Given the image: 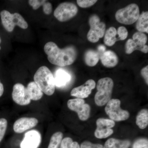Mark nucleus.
<instances>
[{
  "instance_id": "obj_1",
  "label": "nucleus",
  "mask_w": 148,
  "mask_h": 148,
  "mask_svg": "<svg viewBox=\"0 0 148 148\" xmlns=\"http://www.w3.org/2000/svg\"><path fill=\"white\" fill-rule=\"evenodd\" d=\"M44 49L49 61L60 67L71 65L75 61L77 55L76 49L74 47L71 46L61 49L52 42L47 43Z\"/></svg>"
},
{
  "instance_id": "obj_2",
  "label": "nucleus",
  "mask_w": 148,
  "mask_h": 148,
  "mask_svg": "<svg viewBox=\"0 0 148 148\" xmlns=\"http://www.w3.org/2000/svg\"><path fill=\"white\" fill-rule=\"evenodd\" d=\"M34 80L43 92L49 96L53 95L55 89L54 77L47 67H40L34 76Z\"/></svg>"
},
{
  "instance_id": "obj_3",
  "label": "nucleus",
  "mask_w": 148,
  "mask_h": 148,
  "mask_svg": "<svg viewBox=\"0 0 148 148\" xmlns=\"http://www.w3.org/2000/svg\"><path fill=\"white\" fill-rule=\"evenodd\" d=\"M113 87L114 82L110 78H103L98 81L96 84L98 91L94 98L97 106H105L111 100Z\"/></svg>"
},
{
  "instance_id": "obj_4",
  "label": "nucleus",
  "mask_w": 148,
  "mask_h": 148,
  "mask_svg": "<svg viewBox=\"0 0 148 148\" xmlns=\"http://www.w3.org/2000/svg\"><path fill=\"white\" fill-rule=\"evenodd\" d=\"M0 16L3 26L8 32H12L16 26L24 29L28 28L27 21L19 14H11L8 11L3 10L0 13Z\"/></svg>"
},
{
  "instance_id": "obj_5",
  "label": "nucleus",
  "mask_w": 148,
  "mask_h": 148,
  "mask_svg": "<svg viewBox=\"0 0 148 148\" xmlns=\"http://www.w3.org/2000/svg\"><path fill=\"white\" fill-rule=\"evenodd\" d=\"M140 15L138 5L132 3L116 12V19L121 24L131 25L137 21Z\"/></svg>"
},
{
  "instance_id": "obj_6",
  "label": "nucleus",
  "mask_w": 148,
  "mask_h": 148,
  "mask_svg": "<svg viewBox=\"0 0 148 148\" xmlns=\"http://www.w3.org/2000/svg\"><path fill=\"white\" fill-rule=\"evenodd\" d=\"M121 101L118 99H111L107 103L105 110L110 119L114 121H124L129 118L130 113L121 108Z\"/></svg>"
},
{
  "instance_id": "obj_7",
  "label": "nucleus",
  "mask_w": 148,
  "mask_h": 148,
  "mask_svg": "<svg viewBox=\"0 0 148 148\" xmlns=\"http://www.w3.org/2000/svg\"><path fill=\"white\" fill-rule=\"evenodd\" d=\"M90 28L87 34V39L92 43L97 42L105 35L106 24L101 22L100 17L96 14H92L89 19Z\"/></svg>"
},
{
  "instance_id": "obj_8",
  "label": "nucleus",
  "mask_w": 148,
  "mask_h": 148,
  "mask_svg": "<svg viewBox=\"0 0 148 148\" xmlns=\"http://www.w3.org/2000/svg\"><path fill=\"white\" fill-rule=\"evenodd\" d=\"M147 37L145 34L137 32L132 36V39L127 40L125 44V53L131 54L135 50H139L144 53L148 52V46L146 45Z\"/></svg>"
},
{
  "instance_id": "obj_9",
  "label": "nucleus",
  "mask_w": 148,
  "mask_h": 148,
  "mask_svg": "<svg viewBox=\"0 0 148 148\" xmlns=\"http://www.w3.org/2000/svg\"><path fill=\"white\" fill-rule=\"evenodd\" d=\"M77 6L70 2L60 4L54 12V16L58 21L64 22L73 18L78 12Z\"/></svg>"
},
{
  "instance_id": "obj_10",
  "label": "nucleus",
  "mask_w": 148,
  "mask_h": 148,
  "mask_svg": "<svg viewBox=\"0 0 148 148\" xmlns=\"http://www.w3.org/2000/svg\"><path fill=\"white\" fill-rule=\"evenodd\" d=\"M67 106L71 110L77 113L79 119L82 121L87 120L90 117V106L85 103L84 99L77 98L69 100Z\"/></svg>"
},
{
  "instance_id": "obj_11",
  "label": "nucleus",
  "mask_w": 148,
  "mask_h": 148,
  "mask_svg": "<svg viewBox=\"0 0 148 148\" xmlns=\"http://www.w3.org/2000/svg\"><path fill=\"white\" fill-rule=\"evenodd\" d=\"M12 98L14 101L20 106H27L31 102L27 94V88L20 83L16 84L14 86Z\"/></svg>"
},
{
  "instance_id": "obj_12",
  "label": "nucleus",
  "mask_w": 148,
  "mask_h": 148,
  "mask_svg": "<svg viewBox=\"0 0 148 148\" xmlns=\"http://www.w3.org/2000/svg\"><path fill=\"white\" fill-rule=\"evenodd\" d=\"M41 142V136L38 131L32 130L25 134L20 144L21 148H38Z\"/></svg>"
},
{
  "instance_id": "obj_13",
  "label": "nucleus",
  "mask_w": 148,
  "mask_h": 148,
  "mask_svg": "<svg viewBox=\"0 0 148 148\" xmlns=\"http://www.w3.org/2000/svg\"><path fill=\"white\" fill-rule=\"evenodd\" d=\"M95 86V81L91 79L88 80L82 85L74 88L71 92V95L80 99L87 98Z\"/></svg>"
},
{
  "instance_id": "obj_14",
  "label": "nucleus",
  "mask_w": 148,
  "mask_h": 148,
  "mask_svg": "<svg viewBox=\"0 0 148 148\" xmlns=\"http://www.w3.org/2000/svg\"><path fill=\"white\" fill-rule=\"evenodd\" d=\"M38 123V120L35 118H21L17 120L14 123L13 130L16 133H22L34 127Z\"/></svg>"
},
{
  "instance_id": "obj_15",
  "label": "nucleus",
  "mask_w": 148,
  "mask_h": 148,
  "mask_svg": "<svg viewBox=\"0 0 148 148\" xmlns=\"http://www.w3.org/2000/svg\"><path fill=\"white\" fill-rule=\"evenodd\" d=\"M102 64L107 68H113L118 63L119 59L116 53L111 50L106 51L101 55Z\"/></svg>"
},
{
  "instance_id": "obj_16",
  "label": "nucleus",
  "mask_w": 148,
  "mask_h": 148,
  "mask_svg": "<svg viewBox=\"0 0 148 148\" xmlns=\"http://www.w3.org/2000/svg\"><path fill=\"white\" fill-rule=\"evenodd\" d=\"M54 80L55 86L58 87L66 86L71 81V75L67 71L62 69H58L56 72Z\"/></svg>"
},
{
  "instance_id": "obj_17",
  "label": "nucleus",
  "mask_w": 148,
  "mask_h": 148,
  "mask_svg": "<svg viewBox=\"0 0 148 148\" xmlns=\"http://www.w3.org/2000/svg\"><path fill=\"white\" fill-rule=\"evenodd\" d=\"M26 88L27 94L31 100L38 101L42 98L43 92L34 82L29 83Z\"/></svg>"
},
{
  "instance_id": "obj_18",
  "label": "nucleus",
  "mask_w": 148,
  "mask_h": 148,
  "mask_svg": "<svg viewBox=\"0 0 148 148\" xmlns=\"http://www.w3.org/2000/svg\"><path fill=\"white\" fill-rule=\"evenodd\" d=\"M130 145L131 143L129 140L111 138L106 141L103 148H129Z\"/></svg>"
},
{
  "instance_id": "obj_19",
  "label": "nucleus",
  "mask_w": 148,
  "mask_h": 148,
  "mask_svg": "<svg viewBox=\"0 0 148 148\" xmlns=\"http://www.w3.org/2000/svg\"><path fill=\"white\" fill-rule=\"evenodd\" d=\"M101 54L97 51L89 49L85 52L84 61L87 66L90 67L95 66L99 61Z\"/></svg>"
},
{
  "instance_id": "obj_20",
  "label": "nucleus",
  "mask_w": 148,
  "mask_h": 148,
  "mask_svg": "<svg viewBox=\"0 0 148 148\" xmlns=\"http://www.w3.org/2000/svg\"><path fill=\"white\" fill-rule=\"evenodd\" d=\"M136 29L139 32L148 33V12H143L137 21Z\"/></svg>"
},
{
  "instance_id": "obj_21",
  "label": "nucleus",
  "mask_w": 148,
  "mask_h": 148,
  "mask_svg": "<svg viewBox=\"0 0 148 148\" xmlns=\"http://www.w3.org/2000/svg\"><path fill=\"white\" fill-rule=\"evenodd\" d=\"M117 30L114 27H110L106 32L104 41L105 44L108 46H112L118 40L116 37Z\"/></svg>"
},
{
  "instance_id": "obj_22",
  "label": "nucleus",
  "mask_w": 148,
  "mask_h": 148,
  "mask_svg": "<svg viewBox=\"0 0 148 148\" xmlns=\"http://www.w3.org/2000/svg\"><path fill=\"white\" fill-rule=\"evenodd\" d=\"M136 125L140 129H145L148 125V111L143 109L139 111L136 116Z\"/></svg>"
},
{
  "instance_id": "obj_23",
  "label": "nucleus",
  "mask_w": 148,
  "mask_h": 148,
  "mask_svg": "<svg viewBox=\"0 0 148 148\" xmlns=\"http://www.w3.org/2000/svg\"><path fill=\"white\" fill-rule=\"evenodd\" d=\"M113 132V130L112 128L97 127L94 132V135L98 139H104L110 136Z\"/></svg>"
},
{
  "instance_id": "obj_24",
  "label": "nucleus",
  "mask_w": 148,
  "mask_h": 148,
  "mask_svg": "<svg viewBox=\"0 0 148 148\" xmlns=\"http://www.w3.org/2000/svg\"><path fill=\"white\" fill-rule=\"evenodd\" d=\"M63 137V134L62 132H55L51 136L47 148H58L62 141Z\"/></svg>"
},
{
  "instance_id": "obj_25",
  "label": "nucleus",
  "mask_w": 148,
  "mask_h": 148,
  "mask_svg": "<svg viewBox=\"0 0 148 148\" xmlns=\"http://www.w3.org/2000/svg\"><path fill=\"white\" fill-rule=\"evenodd\" d=\"M96 125L98 127L112 128L115 125V122L111 119L99 118L96 121Z\"/></svg>"
},
{
  "instance_id": "obj_26",
  "label": "nucleus",
  "mask_w": 148,
  "mask_h": 148,
  "mask_svg": "<svg viewBox=\"0 0 148 148\" xmlns=\"http://www.w3.org/2000/svg\"><path fill=\"white\" fill-rule=\"evenodd\" d=\"M60 148H80L79 143L73 142L71 138L67 137L62 140Z\"/></svg>"
},
{
  "instance_id": "obj_27",
  "label": "nucleus",
  "mask_w": 148,
  "mask_h": 148,
  "mask_svg": "<svg viewBox=\"0 0 148 148\" xmlns=\"http://www.w3.org/2000/svg\"><path fill=\"white\" fill-rule=\"evenodd\" d=\"M132 148H148V140L146 138H140L134 142Z\"/></svg>"
},
{
  "instance_id": "obj_28",
  "label": "nucleus",
  "mask_w": 148,
  "mask_h": 148,
  "mask_svg": "<svg viewBox=\"0 0 148 148\" xmlns=\"http://www.w3.org/2000/svg\"><path fill=\"white\" fill-rule=\"evenodd\" d=\"M8 121L4 118L0 119V143L3 140L7 128Z\"/></svg>"
},
{
  "instance_id": "obj_29",
  "label": "nucleus",
  "mask_w": 148,
  "mask_h": 148,
  "mask_svg": "<svg viewBox=\"0 0 148 148\" xmlns=\"http://www.w3.org/2000/svg\"><path fill=\"white\" fill-rule=\"evenodd\" d=\"M77 4L80 7L87 8L94 5L97 2L96 0H77Z\"/></svg>"
},
{
  "instance_id": "obj_30",
  "label": "nucleus",
  "mask_w": 148,
  "mask_h": 148,
  "mask_svg": "<svg viewBox=\"0 0 148 148\" xmlns=\"http://www.w3.org/2000/svg\"><path fill=\"white\" fill-rule=\"evenodd\" d=\"M117 35L118 36V40H123L127 38L128 35V32L127 29L124 27H121L118 29L117 31Z\"/></svg>"
},
{
  "instance_id": "obj_31",
  "label": "nucleus",
  "mask_w": 148,
  "mask_h": 148,
  "mask_svg": "<svg viewBox=\"0 0 148 148\" xmlns=\"http://www.w3.org/2000/svg\"><path fill=\"white\" fill-rule=\"evenodd\" d=\"M80 148H103V145L100 144H94L88 141H85L82 143Z\"/></svg>"
},
{
  "instance_id": "obj_32",
  "label": "nucleus",
  "mask_w": 148,
  "mask_h": 148,
  "mask_svg": "<svg viewBox=\"0 0 148 148\" xmlns=\"http://www.w3.org/2000/svg\"><path fill=\"white\" fill-rule=\"evenodd\" d=\"M47 1H38V0H30L29 3L30 5L32 6L34 10H37L41 6L43 5Z\"/></svg>"
},
{
  "instance_id": "obj_33",
  "label": "nucleus",
  "mask_w": 148,
  "mask_h": 148,
  "mask_svg": "<svg viewBox=\"0 0 148 148\" xmlns=\"http://www.w3.org/2000/svg\"><path fill=\"white\" fill-rule=\"evenodd\" d=\"M43 6V10L45 14H50L51 13V12L52 10V7L51 5V3H50L49 2L47 1L44 4Z\"/></svg>"
},
{
  "instance_id": "obj_34",
  "label": "nucleus",
  "mask_w": 148,
  "mask_h": 148,
  "mask_svg": "<svg viewBox=\"0 0 148 148\" xmlns=\"http://www.w3.org/2000/svg\"><path fill=\"white\" fill-rule=\"evenodd\" d=\"M141 74L143 78L145 81L146 83L148 84V66L143 68L141 71Z\"/></svg>"
},
{
  "instance_id": "obj_35",
  "label": "nucleus",
  "mask_w": 148,
  "mask_h": 148,
  "mask_svg": "<svg viewBox=\"0 0 148 148\" xmlns=\"http://www.w3.org/2000/svg\"><path fill=\"white\" fill-rule=\"evenodd\" d=\"M106 47L103 45H100L98 46V51L100 53V54H102L103 52L106 51Z\"/></svg>"
},
{
  "instance_id": "obj_36",
  "label": "nucleus",
  "mask_w": 148,
  "mask_h": 148,
  "mask_svg": "<svg viewBox=\"0 0 148 148\" xmlns=\"http://www.w3.org/2000/svg\"><path fill=\"white\" fill-rule=\"evenodd\" d=\"M4 92V86L0 81V97L3 95Z\"/></svg>"
},
{
  "instance_id": "obj_37",
  "label": "nucleus",
  "mask_w": 148,
  "mask_h": 148,
  "mask_svg": "<svg viewBox=\"0 0 148 148\" xmlns=\"http://www.w3.org/2000/svg\"><path fill=\"white\" fill-rule=\"evenodd\" d=\"M1 38L0 37V44H1Z\"/></svg>"
},
{
  "instance_id": "obj_38",
  "label": "nucleus",
  "mask_w": 148,
  "mask_h": 148,
  "mask_svg": "<svg viewBox=\"0 0 148 148\" xmlns=\"http://www.w3.org/2000/svg\"><path fill=\"white\" fill-rule=\"evenodd\" d=\"M1 47L0 46V50H1Z\"/></svg>"
}]
</instances>
